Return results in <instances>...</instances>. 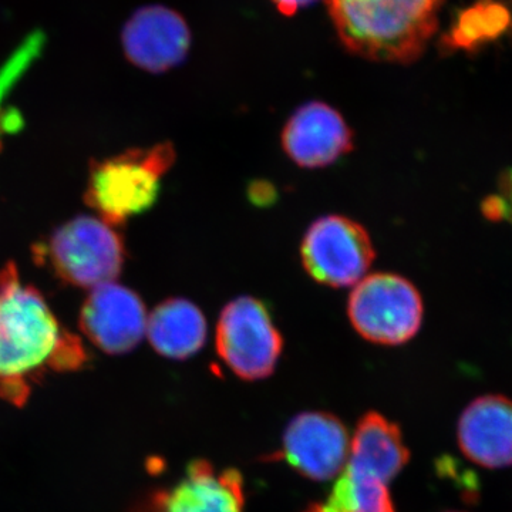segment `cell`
I'll return each instance as SVG.
<instances>
[{
    "label": "cell",
    "instance_id": "17",
    "mask_svg": "<svg viewBox=\"0 0 512 512\" xmlns=\"http://www.w3.org/2000/svg\"><path fill=\"white\" fill-rule=\"evenodd\" d=\"M387 483L346 464L323 512H396Z\"/></svg>",
    "mask_w": 512,
    "mask_h": 512
},
{
    "label": "cell",
    "instance_id": "16",
    "mask_svg": "<svg viewBox=\"0 0 512 512\" xmlns=\"http://www.w3.org/2000/svg\"><path fill=\"white\" fill-rule=\"evenodd\" d=\"M508 35H512L511 6L504 0H476L458 10L439 46L443 55H474Z\"/></svg>",
    "mask_w": 512,
    "mask_h": 512
},
{
    "label": "cell",
    "instance_id": "10",
    "mask_svg": "<svg viewBox=\"0 0 512 512\" xmlns=\"http://www.w3.org/2000/svg\"><path fill=\"white\" fill-rule=\"evenodd\" d=\"M348 430L325 412L298 414L286 427L279 456L301 476L326 481L338 476L349 460Z\"/></svg>",
    "mask_w": 512,
    "mask_h": 512
},
{
    "label": "cell",
    "instance_id": "2",
    "mask_svg": "<svg viewBox=\"0 0 512 512\" xmlns=\"http://www.w3.org/2000/svg\"><path fill=\"white\" fill-rule=\"evenodd\" d=\"M42 293L23 285L16 265L0 271V384L28 383L52 365L67 336Z\"/></svg>",
    "mask_w": 512,
    "mask_h": 512
},
{
    "label": "cell",
    "instance_id": "18",
    "mask_svg": "<svg viewBox=\"0 0 512 512\" xmlns=\"http://www.w3.org/2000/svg\"><path fill=\"white\" fill-rule=\"evenodd\" d=\"M249 200L256 205H269L274 202L275 188L265 181H255L249 185Z\"/></svg>",
    "mask_w": 512,
    "mask_h": 512
},
{
    "label": "cell",
    "instance_id": "4",
    "mask_svg": "<svg viewBox=\"0 0 512 512\" xmlns=\"http://www.w3.org/2000/svg\"><path fill=\"white\" fill-rule=\"evenodd\" d=\"M45 256L66 284L93 289L114 282L120 275L126 249L113 225L83 215L50 235Z\"/></svg>",
    "mask_w": 512,
    "mask_h": 512
},
{
    "label": "cell",
    "instance_id": "8",
    "mask_svg": "<svg viewBox=\"0 0 512 512\" xmlns=\"http://www.w3.org/2000/svg\"><path fill=\"white\" fill-rule=\"evenodd\" d=\"M146 306L140 296L116 282L96 286L80 311L79 325L96 348L124 355L140 345L147 332Z\"/></svg>",
    "mask_w": 512,
    "mask_h": 512
},
{
    "label": "cell",
    "instance_id": "13",
    "mask_svg": "<svg viewBox=\"0 0 512 512\" xmlns=\"http://www.w3.org/2000/svg\"><path fill=\"white\" fill-rule=\"evenodd\" d=\"M458 446L484 468L512 466V400L487 394L473 400L458 420Z\"/></svg>",
    "mask_w": 512,
    "mask_h": 512
},
{
    "label": "cell",
    "instance_id": "14",
    "mask_svg": "<svg viewBox=\"0 0 512 512\" xmlns=\"http://www.w3.org/2000/svg\"><path fill=\"white\" fill-rule=\"evenodd\" d=\"M409 458L402 431L396 424L375 412L360 419L350 444L348 466L389 484L407 466Z\"/></svg>",
    "mask_w": 512,
    "mask_h": 512
},
{
    "label": "cell",
    "instance_id": "5",
    "mask_svg": "<svg viewBox=\"0 0 512 512\" xmlns=\"http://www.w3.org/2000/svg\"><path fill=\"white\" fill-rule=\"evenodd\" d=\"M348 315L362 338L376 345L399 346L417 335L423 323V298L400 275L375 274L356 284Z\"/></svg>",
    "mask_w": 512,
    "mask_h": 512
},
{
    "label": "cell",
    "instance_id": "19",
    "mask_svg": "<svg viewBox=\"0 0 512 512\" xmlns=\"http://www.w3.org/2000/svg\"><path fill=\"white\" fill-rule=\"evenodd\" d=\"M279 13L284 16H293L298 10L311 6L316 0H271Z\"/></svg>",
    "mask_w": 512,
    "mask_h": 512
},
{
    "label": "cell",
    "instance_id": "1",
    "mask_svg": "<svg viewBox=\"0 0 512 512\" xmlns=\"http://www.w3.org/2000/svg\"><path fill=\"white\" fill-rule=\"evenodd\" d=\"M446 0H326L333 28L353 55L379 63L419 60L439 30Z\"/></svg>",
    "mask_w": 512,
    "mask_h": 512
},
{
    "label": "cell",
    "instance_id": "6",
    "mask_svg": "<svg viewBox=\"0 0 512 512\" xmlns=\"http://www.w3.org/2000/svg\"><path fill=\"white\" fill-rule=\"evenodd\" d=\"M284 339L265 303L252 296L234 299L217 325L218 355L241 379H265L274 373Z\"/></svg>",
    "mask_w": 512,
    "mask_h": 512
},
{
    "label": "cell",
    "instance_id": "15",
    "mask_svg": "<svg viewBox=\"0 0 512 512\" xmlns=\"http://www.w3.org/2000/svg\"><path fill=\"white\" fill-rule=\"evenodd\" d=\"M146 333L158 355L184 360L204 346L207 320L201 309L187 299H167L148 316Z\"/></svg>",
    "mask_w": 512,
    "mask_h": 512
},
{
    "label": "cell",
    "instance_id": "12",
    "mask_svg": "<svg viewBox=\"0 0 512 512\" xmlns=\"http://www.w3.org/2000/svg\"><path fill=\"white\" fill-rule=\"evenodd\" d=\"M191 46V30L180 13L161 5L137 10L124 26L126 57L138 69L164 73L178 66Z\"/></svg>",
    "mask_w": 512,
    "mask_h": 512
},
{
    "label": "cell",
    "instance_id": "11",
    "mask_svg": "<svg viewBox=\"0 0 512 512\" xmlns=\"http://www.w3.org/2000/svg\"><path fill=\"white\" fill-rule=\"evenodd\" d=\"M286 156L302 168H323L353 150V131L348 121L323 101L303 104L282 130Z\"/></svg>",
    "mask_w": 512,
    "mask_h": 512
},
{
    "label": "cell",
    "instance_id": "7",
    "mask_svg": "<svg viewBox=\"0 0 512 512\" xmlns=\"http://www.w3.org/2000/svg\"><path fill=\"white\" fill-rule=\"evenodd\" d=\"M301 259L318 284L346 288L362 281L375 261V248L359 222L343 215H326L306 231Z\"/></svg>",
    "mask_w": 512,
    "mask_h": 512
},
{
    "label": "cell",
    "instance_id": "9",
    "mask_svg": "<svg viewBox=\"0 0 512 512\" xmlns=\"http://www.w3.org/2000/svg\"><path fill=\"white\" fill-rule=\"evenodd\" d=\"M244 503L237 470L217 471L207 460H195L177 484L148 494L131 512H242Z\"/></svg>",
    "mask_w": 512,
    "mask_h": 512
},
{
    "label": "cell",
    "instance_id": "3",
    "mask_svg": "<svg viewBox=\"0 0 512 512\" xmlns=\"http://www.w3.org/2000/svg\"><path fill=\"white\" fill-rule=\"evenodd\" d=\"M175 161L173 144L133 148L90 164L84 200L110 225L144 214L158 200L161 178Z\"/></svg>",
    "mask_w": 512,
    "mask_h": 512
}]
</instances>
